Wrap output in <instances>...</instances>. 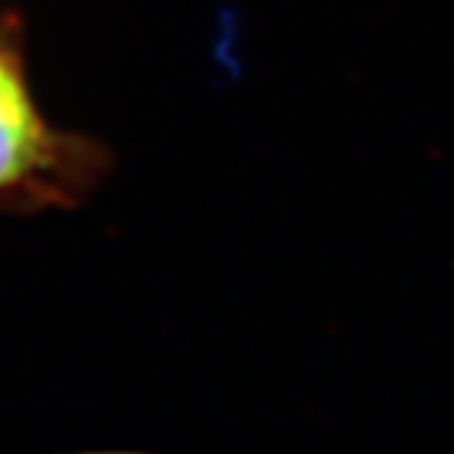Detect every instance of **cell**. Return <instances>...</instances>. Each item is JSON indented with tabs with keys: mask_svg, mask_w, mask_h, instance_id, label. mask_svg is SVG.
Returning a JSON list of instances; mask_svg holds the SVG:
<instances>
[{
	"mask_svg": "<svg viewBox=\"0 0 454 454\" xmlns=\"http://www.w3.org/2000/svg\"><path fill=\"white\" fill-rule=\"evenodd\" d=\"M114 168L105 142L44 117L32 89L26 28L0 13V218L73 212Z\"/></svg>",
	"mask_w": 454,
	"mask_h": 454,
	"instance_id": "1",
	"label": "cell"
}]
</instances>
